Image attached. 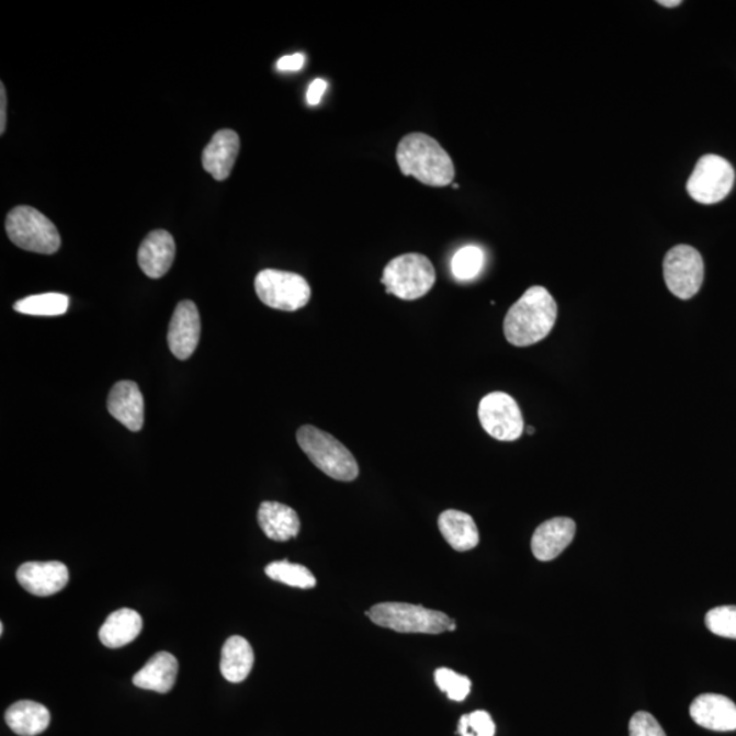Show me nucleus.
<instances>
[{
  "mask_svg": "<svg viewBox=\"0 0 736 736\" xmlns=\"http://www.w3.org/2000/svg\"><path fill=\"white\" fill-rule=\"evenodd\" d=\"M558 317V306L544 286H531L509 308L503 333L511 346L530 347L552 333Z\"/></svg>",
  "mask_w": 736,
  "mask_h": 736,
  "instance_id": "f257e3e1",
  "label": "nucleus"
},
{
  "mask_svg": "<svg viewBox=\"0 0 736 736\" xmlns=\"http://www.w3.org/2000/svg\"><path fill=\"white\" fill-rule=\"evenodd\" d=\"M396 159L404 175L431 188H445L456 177L451 156L437 139L423 133L404 137L397 146Z\"/></svg>",
  "mask_w": 736,
  "mask_h": 736,
  "instance_id": "f03ea898",
  "label": "nucleus"
},
{
  "mask_svg": "<svg viewBox=\"0 0 736 736\" xmlns=\"http://www.w3.org/2000/svg\"><path fill=\"white\" fill-rule=\"evenodd\" d=\"M296 440L312 463L331 479L352 482L359 476L356 458L329 432L303 426L297 430Z\"/></svg>",
  "mask_w": 736,
  "mask_h": 736,
  "instance_id": "7ed1b4c3",
  "label": "nucleus"
},
{
  "mask_svg": "<svg viewBox=\"0 0 736 736\" xmlns=\"http://www.w3.org/2000/svg\"><path fill=\"white\" fill-rule=\"evenodd\" d=\"M376 626L406 634H441L448 632L452 620L441 611L409 603H380L366 612Z\"/></svg>",
  "mask_w": 736,
  "mask_h": 736,
  "instance_id": "20e7f679",
  "label": "nucleus"
},
{
  "mask_svg": "<svg viewBox=\"0 0 736 736\" xmlns=\"http://www.w3.org/2000/svg\"><path fill=\"white\" fill-rule=\"evenodd\" d=\"M435 280V269L429 258L411 252L393 258L384 269L381 283L387 294L401 301H416L429 294Z\"/></svg>",
  "mask_w": 736,
  "mask_h": 736,
  "instance_id": "39448f33",
  "label": "nucleus"
},
{
  "mask_svg": "<svg viewBox=\"0 0 736 736\" xmlns=\"http://www.w3.org/2000/svg\"><path fill=\"white\" fill-rule=\"evenodd\" d=\"M5 233L16 247L38 254H55L60 235L54 223L31 206H16L5 218Z\"/></svg>",
  "mask_w": 736,
  "mask_h": 736,
  "instance_id": "423d86ee",
  "label": "nucleus"
},
{
  "mask_svg": "<svg viewBox=\"0 0 736 736\" xmlns=\"http://www.w3.org/2000/svg\"><path fill=\"white\" fill-rule=\"evenodd\" d=\"M256 292L263 305L280 312H296L312 299V286L301 274L265 269L257 274Z\"/></svg>",
  "mask_w": 736,
  "mask_h": 736,
  "instance_id": "0eeeda50",
  "label": "nucleus"
},
{
  "mask_svg": "<svg viewBox=\"0 0 736 736\" xmlns=\"http://www.w3.org/2000/svg\"><path fill=\"white\" fill-rule=\"evenodd\" d=\"M734 181V168L726 159L716 155L702 156L689 178L688 193L700 204H717L733 190Z\"/></svg>",
  "mask_w": 736,
  "mask_h": 736,
  "instance_id": "6e6552de",
  "label": "nucleus"
},
{
  "mask_svg": "<svg viewBox=\"0 0 736 736\" xmlns=\"http://www.w3.org/2000/svg\"><path fill=\"white\" fill-rule=\"evenodd\" d=\"M663 274L672 295L682 301L691 299L699 294L704 281V260L694 247H672L663 262Z\"/></svg>",
  "mask_w": 736,
  "mask_h": 736,
  "instance_id": "1a4fd4ad",
  "label": "nucleus"
},
{
  "mask_svg": "<svg viewBox=\"0 0 736 736\" xmlns=\"http://www.w3.org/2000/svg\"><path fill=\"white\" fill-rule=\"evenodd\" d=\"M477 415L483 429L498 441L513 442L524 432L519 404L508 393L492 392L483 397Z\"/></svg>",
  "mask_w": 736,
  "mask_h": 736,
  "instance_id": "9d476101",
  "label": "nucleus"
},
{
  "mask_svg": "<svg viewBox=\"0 0 736 736\" xmlns=\"http://www.w3.org/2000/svg\"><path fill=\"white\" fill-rule=\"evenodd\" d=\"M69 569L61 562H26L16 570V581L26 592L48 598L69 584Z\"/></svg>",
  "mask_w": 736,
  "mask_h": 736,
  "instance_id": "9b49d317",
  "label": "nucleus"
},
{
  "mask_svg": "<svg viewBox=\"0 0 736 736\" xmlns=\"http://www.w3.org/2000/svg\"><path fill=\"white\" fill-rule=\"evenodd\" d=\"M201 318L199 308L191 301L179 303L168 328V346L179 361H188L199 347Z\"/></svg>",
  "mask_w": 736,
  "mask_h": 736,
  "instance_id": "f8f14e48",
  "label": "nucleus"
},
{
  "mask_svg": "<svg viewBox=\"0 0 736 736\" xmlns=\"http://www.w3.org/2000/svg\"><path fill=\"white\" fill-rule=\"evenodd\" d=\"M690 716L699 726L711 732L728 733L736 729V705L722 694H701L691 702Z\"/></svg>",
  "mask_w": 736,
  "mask_h": 736,
  "instance_id": "ddd939ff",
  "label": "nucleus"
},
{
  "mask_svg": "<svg viewBox=\"0 0 736 736\" xmlns=\"http://www.w3.org/2000/svg\"><path fill=\"white\" fill-rule=\"evenodd\" d=\"M576 535V522L567 517H555L544 521L533 533L531 547L535 558L553 561L565 552Z\"/></svg>",
  "mask_w": 736,
  "mask_h": 736,
  "instance_id": "4468645a",
  "label": "nucleus"
},
{
  "mask_svg": "<svg viewBox=\"0 0 736 736\" xmlns=\"http://www.w3.org/2000/svg\"><path fill=\"white\" fill-rule=\"evenodd\" d=\"M106 407L114 418L133 432L143 429L145 403L143 393L133 381H121L112 387Z\"/></svg>",
  "mask_w": 736,
  "mask_h": 736,
  "instance_id": "2eb2a0df",
  "label": "nucleus"
},
{
  "mask_svg": "<svg viewBox=\"0 0 736 736\" xmlns=\"http://www.w3.org/2000/svg\"><path fill=\"white\" fill-rule=\"evenodd\" d=\"M175 240L167 230L150 233L140 244L138 263L146 276L161 279L170 271L175 260Z\"/></svg>",
  "mask_w": 736,
  "mask_h": 736,
  "instance_id": "dca6fc26",
  "label": "nucleus"
},
{
  "mask_svg": "<svg viewBox=\"0 0 736 736\" xmlns=\"http://www.w3.org/2000/svg\"><path fill=\"white\" fill-rule=\"evenodd\" d=\"M240 150L238 133L220 131L213 136L202 154V166L218 182L226 181L233 172Z\"/></svg>",
  "mask_w": 736,
  "mask_h": 736,
  "instance_id": "f3484780",
  "label": "nucleus"
},
{
  "mask_svg": "<svg viewBox=\"0 0 736 736\" xmlns=\"http://www.w3.org/2000/svg\"><path fill=\"white\" fill-rule=\"evenodd\" d=\"M258 524L274 542H288L301 532V520L296 511L280 502H262L258 509Z\"/></svg>",
  "mask_w": 736,
  "mask_h": 736,
  "instance_id": "a211bd4d",
  "label": "nucleus"
},
{
  "mask_svg": "<svg viewBox=\"0 0 736 736\" xmlns=\"http://www.w3.org/2000/svg\"><path fill=\"white\" fill-rule=\"evenodd\" d=\"M178 671L177 657L168 652H159L134 676L133 683L139 689L170 693L175 687Z\"/></svg>",
  "mask_w": 736,
  "mask_h": 736,
  "instance_id": "6ab92c4d",
  "label": "nucleus"
},
{
  "mask_svg": "<svg viewBox=\"0 0 736 736\" xmlns=\"http://www.w3.org/2000/svg\"><path fill=\"white\" fill-rule=\"evenodd\" d=\"M441 535L458 553L469 552L479 544V530L476 522L464 511L449 509L438 519Z\"/></svg>",
  "mask_w": 736,
  "mask_h": 736,
  "instance_id": "aec40b11",
  "label": "nucleus"
},
{
  "mask_svg": "<svg viewBox=\"0 0 736 736\" xmlns=\"http://www.w3.org/2000/svg\"><path fill=\"white\" fill-rule=\"evenodd\" d=\"M5 724L20 736L41 735L49 727L50 713L38 702L24 700L15 702L5 711Z\"/></svg>",
  "mask_w": 736,
  "mask_h": 736,
  "instance_id": "412c9836",
  "label": "nucleus"
},
{
  "mask_svg": "<svg viewBox=\"0 0 736 736\" xmlns=\"http://www.w3.org/2000/svg\"><path fill=\"white\" fill-rule=\"evenodd\" d=\"M143 631V618L132 609H121L106 618L100 627L99 637L106 648H122L139 636Z\"/></svg>",
  "mask_w": 736,
  "mask_h": 736,
  "instance_id": "4be33fe9",
  "label": "nucleus"
},
{
  "mask_svg": "<svg viewBox=\"0 0 736 736\" xmlns=\"http://www.w3.org/2000/svg\"><path fill=\"white\" fill-rule=\"evenodd\" d=\"M254 666V650L246 638L229 637L223 646L220 670L230 683L244 682Z\"/></svg>",
  "mask_w": 736,
  "mask_h": 736,
  "instance_id": "5701e85b",
  "label": "nucleus"
},
{
  "mask_svg": "<svg viewBox=\"0 0 736 736\" xmlns=\"http://www.w3.org/2000/svg\"><path fill=\"white\" fill-rule=\"evenodd\" d=\"M69 296L64 294H43L27 296L15 303L14 310L26 316L58 317L69 308Z\"/></svg>",
  "mask_w": 736,
  "mask_h": 736,
  "instance_id": "b1692460",
  "label": "nucleus"
},
{
  "mask_svg": "<svg viewBox=\"0 0 736 736\" xmlns=\"http://www.w3.org/2000/svg\"><path fill=\"white\" fill-rule=\"evenodd\" d=\"M265 573L273 581L288 587L312 589L317 586L316 577L306 566L291 564L290 561L272 562L265 567Z\"/></svg>",
  "mask_w": 736,
  "mask_h": 736,
  "instance_id": "393cba45",
  "label": "nucleus"
},
{
  "mask_svg": "<svg viewBox=\"0 0 736 736\" xmlns=\"http://www.w3.org/2000/svg\"><path fill=\"white\" fill-rule=\"evenodd\" d=\"M485 265V252L477 246H465L453 256L452 273L458 281H469L479 276Z\"/></svg>",
  "mask_w": 736,
  "mask_h": 736,
  "instance_id": "a878e982",
  "label": "nucleus"
},
{
  "mask_svg": "<svg viewBox=\"0 0 736 736\" xmlns=\"http://www.w3.org/2000/svg\"><path fill=\"white\" fill-rule=\"evenodd\" d=\"M705 625L718 637L736 639V605H722L707 612Z\"/></svg>",
  "mask_w": 736,
  "mask_h": 736,
  "instance_id": "bb28decb",
  "label": "nucleus"
},
{
  "mask_svg": "<svg viewBox=\"0 0 736 736\" xmlns=\"http://www.w3.org/2000/svg\"><path fill=\"white\" fill-rule=\"evenodd\" d=\"M434 679L437 687L453 701H464L471 693L472 683L469 678L460 676V673L449 670V668H438Z\"/></svg>",
  "mask_w": 736,
  "mask_h": 736,
  "instance_id": "cd10ccee",
  "label": "nucleus"
},
{
  "mask_svg": "<svg viewBox=\"0 0 736 736\" xmlns=\"http://www.w3.org/2000/svg\"><path fill=\"white\" fill-rule=\"evenodd\" d=\"M457 734L461 736H494L496 735V724H494L490 713L475 711L460 718Z\"/></svg>",
  "mask_w": 736,
  "mask_h": 736,
  "instance_id": "c85d7f7f",
  "label": "nucleus"
},
{
  "mask_svg": "<svg viewBox=\"0 0 736 736\" xmlns=\"http://www.w3.org/2000/svg\"><path fill=\"white\" fill-rule=\"evenodd\" d=\"M631 736H667L659 722L648 712H637L629 723Z\"/></svg>",
  "mask_w": 736,
  "mask_h": 736,
  "instance_id": "c756f323",
  "label": "nucleus"
},
{
  "mask_svg": "<svg viewBox=\"0 0 736 736\" xmlns=\"http://www.w3.org/2000/svg\"><path fill=\"white\" fill-rule=\"evenodd\" d=\"M305 55L294 54L288 56H283V58L278 61V69L280 71H297L305 66Z\"/></svg>",
  "mask_w": 736,
  "mask_h": 736,
  "instance_id": "7c9ffc66",
  "label": "nucleus"
},
{
  "mask_svg": "<svg viewBox=\"0 0 736 736\" xmlns=\"http://www.w3.org/2000/svg\"><path fill=\"white\" fill-rule=\"evenodd\" d=\"M326 88H328V83H326L325 80H319L318 78V80L313 81L312 86L308 87L307 103L310 105H318L321 103Z\"/></svg>",
  "mask_w": 736,
  "mask_h": 736,
  "instance_id": "2f4dec72",
  "label": "nucleus"
},
{
  "mask_svg": "<svg viewBox=\"0 0 736 736\" xmlns=\"http://www.w3.org/2000/svg\"><path fill=\"white\" fill-rule=\"evenodd\" d=\"M5 110H8V95H5L3 83H0V134H4L5 123H8Z\"/></svg>",
  "mask_w": 736,
  "mask_h": 736,
  "instance_id": "473e14b6",
  "label": "nucleus"
},
{
  "mask_svg": "<svg viewBox=\"0 0 736 736\" xmlns=\"http://www.w3.org/2000/svg\"><path fill=\"white\" fill-rule=\"evenodd\" d=\"M681 3V0H660L659 2V4L666 5V8H676V5Z\"/></svg>",
  "mask_w": 736,
  "mask_h": 736,
  "instance_id": "72a5a7b5",
  "label": "nucleus"
},
{
  "mask_svg": "<svg viewBox=\"0 0 736 736\" xmlns=\"http://www.w3.org/2000/svg\"><path fill=\"white\" fill-rule=\"evenodd\" d=\"M456 629H457L456 623L452 622V625L449 626L448 632H454V631H456Z\"/></svg>",
  "mask_w": 736,
  "mask_h": 736,
  "instance_id": "f704fd0d",
  "label": "nucleus"
},
{
  "mask_svg": "<svg viewBox=\"0 0 736 736\" xmlns=\"http://www.w3.org/2000/svg\"><path fill=\"white\" fill-rule=\"evenodd\" d=\"M526 431L530 435L535 434V427H528Z\"/></svg>",
  "mask_w": 736,
  "mask_h": 736,
  "instance_id": "c9c22d12",
  "label": "nucleus"
}]
</instances>
